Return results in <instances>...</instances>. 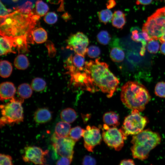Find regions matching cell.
I'll list each match as a JSON object with an SVG mask.
<instances>
[{
  "instance_id": "44dd1931",
  "label": "cell",
  "mask_w": 165,
  "mask_h": 165,
  "mask_svg": "<svg viewBox=\"0 0 165 165\" xmlns=\"http://www.w3.org/2000/svg\"><path fill=\"white\" fill-rule=\"evenodd\" d=\"M0 55H3L10 53H15L12 48L13 47L11 41L8 38L1 36L0 39Z\"/></svg>"
},
{
  "instance_id": "484cf974",
  "label": "cell",
  "mask_w": 165,
  "mask_h": 165,
  "mask_svg": "<svg viewBox=\"0 0 165 165\" xmlns=\"http://www.w3.org/2000/svg\"><path fill=\"white\" fill-rule=\"evenodd\" d=\"M13 67L11 63L6 60L1 61L0 63V75L4 78H7L12 73Z\"/></svg>"
},
{
  "instance_id": "9a60e30c",
  "label": "cell",
  "mask_w": 165,
  "mask_h": 165,
  "mask_svg": "<svg viewBox=\"0 0 165 165\" xmlns=\"http://www.w3.org/2000/svg\"><path fill=\"white\" fill-rule=\"evenodd\" d=\"M34 118L38 123H44L50 121L52 118V112L46 108H39L35 112Z\"/></svg>"
},
{
  "instance_id": "8992f818",
  "label": "cell",
  "mask_w": 165,
  "mask_h": 165,
  "mask_svg": "<svg viewBox=\"0 0 165 165\" xmlns=\"http://www.w3.org/2000/svg\"><path fill=\"white\" fill-rule=\"evenodd\" d=\"M65 65L67 72L71 77V84L76 87H79L91 92H97L90 76L86 69L85 65L82 67H78L68 61L66 62Z\"/></svg>"
},
{
  "instance_id": "bcb514c9",
  "label": "cell",
  "mask_w": 165,
  "mask_h": 165,
  "mask_svg": "<svg viewBox=\"0 0 165 165\" xmlns=\"http://www.w3.org/2000/svg\"><path fill=\"white\" fill-rule=\"evenodd\" d=\"M51 3H59L61 0H48Z\"/></svg>"
},
{
  "instance_id": "5bb4252c",
  "label": "cell",
  "mask_w": 165,
  "mask_h": 165,
  "mask_svg": "<svg viewBox=\"0 0 165 165\" xmlns=\"http://www.w3.org/2000/svg\"><path fill=\"white\" fill-rule=\"evenodd\" d=\"M16 89L14 84L10 82H2L0 86V100L11 99L14 97Z\"/></svg>"
},
{
  "instance_id": "f1b7e54d",
  "label": "cell",
  "mask_w": 165,
  "mask_h": 165,
  "mask_svg": "<svg viewBox=\"0 0 165 165\" xmlns=\"http://www.w3.org/2000/svg\"><path fill=\"white\" fill-rule=\"evenodd\" d=\"M97 40L101 44L106 45L108 44L111 39V36L109 32L106 30L100 31L97 36Z\"/></svg>"
},
{
  "instance_id": "2e32d148",
  "label": "cell",
  "mask_w": 165,
  "mask_h": 165,
  "mask_svg": "<svg viewBox=\"0 0 165 165\" xmlns=\"http://www.w3.org/2000/svg\"><path fill=\"white\" fill-rule=\"evenodd\" d=\"M118 40L116 39L114 42V46L112 48L110 53V57L114 62H120L124 59L125 54L124 52L119 45Z\"/></svg>"
},
{
  "instance_id": "7bdbcfd3",
  "label": "cell",
  "mask_w": 165,
  "mask_h": 165,
  "mask_svg": "<svg viewBox=\"0 0 165 165\" xmlns=\"http://www.w3.org/2000/svg\"><path fill=\"white\" fill-rule=\"evenodd\" d=\"M152 0H136L137 5H148L150 4Z\"/></svg>"
},
{
  "instance_id": "3957f363",
  "label": "cell",
  "mask_w": 165,
  "mask_h": 165,
  "mask_svg": "<svg viewBox=\"0 0 165 165\" xmlns=\"http://www.w3.org/2000/svg\"><path fill=\"white\" fill-rule=\"evenodd\" d=\"M120 98L128 108L141 112L150 100L151 96L143 85L137 82L130 81L122 87Z\"/></svg>"
},
{
  "instance_id": "ac0fdd59",
  "label": "cell",
  "mask_w": 165,
  "mask_h": 165,
  "mask_svg": "<svg viewBox=\"0 0 165 165\" xmlns=\"http://www.w3.org/2000/svg\"><path fill=\"white\" fill-rule=\"evenodd\" d=\"M71 129V125L69 123L64 121H61L56 124L54 133L59 137H68Z\"/></svg>"
},
{
  "instance_id": "60d3db41",
  "label": "cell",
  "mask_w": 165,
  "mask_h": 165,
  "mask_svg": "<svg viewBox=\"0 0 165 165\" xmlns=\"http://www.w3.org/2000/svg\"><path fill=\"white\" fill-rule=\"evenodd\" d=\"M120 165H134L135 163L133 160L130 159H125L121 161Z\"/></svg>"
},
{
  "instance_id": "f546056e",
  "label": "cell",
  "mask_w": 165,
  "mask_h": 165,
  "mask_svg": "<svg viewBox=\"0 0 165 165\" xmlns=\"http://www.w3.org/2000/svg\"><path fill=\"white\" fill-rule=\"evenodd\" d=\"M36 13L40 16L45 15L49 10L48 5L42 0H38L35 3Z\"/></svg>"
},
{
  "instance_id": "1f68e13d",
  "label": "cell",
  "mask_w": 165,
  "mask_h": 165,
  "mask_svg": "<svg viewBox=\"0 0 165 165\" xmlns=\"http://www.w3.org/2000/svg\"><path fill=\"white\" fill-rule=\"evenodd\" d=\"M33 7L32 1L27 0L20 6L16 8L15 9L21 13L28 14L32 11Z\"/></svg>"
},
{
  "instance_id": "d590c367",
  "label": "cell",
  "mask_w": 165,
  "mask_h": 165,
  "mask_svg": "<svg viewBox=\"0 0 165 165\" xmlns=\"http://www.w3.org/2000/svg\"><path fill=\"white\" fill-rule=\"evenodd\" d=\"M58 16L54 12H50L47 13L44 17V20L48 24H53L56 22L57 20Z\"/></svg>"
},
{
  "instance_id": "b9f144b4",
  "label": "cell",
  "mask_w": 165,
  "mask_h": 165,
  "mask_svg": "<svg viewBox=\"0 0 165 165\" xmlns=\"http://www.w3.org/2000/svg\"><path fill=\"white\" fill-rule=\"evenodd\" d=\"M116 5L115 0H109L106 4V7L108 9H111L114 8Z\"/></svg>"
},
{
  "instance_id": "4316f807",
  "label": "cell",
  "mask_w": 165,
  "mask_h": 165,
  "mask_svg": "<svg viewBox=\"0 0 165 165\" xmlns=\"http://www.w3.org/2000/svg\"><path fill=\"white\" fill-rule=\"evenodd\" d=\"M113 13L109 9L102 10L98 13V16L100 22L106 24L112 21Z\"/></svg>"
},
{
  "instance_id": "9c48e42d",
  "label": "cell",
  "mask_w": 165,
  "mask_h": 165,
  "mask_svg": "<svg viewBox=\"0 0 165 165\" xmlns=\"http://www.w3.org/2000/svg\"><path fill=\"white\" fill-rule=\"evenodd\" d=\"M102 129L103 139L109 147L119 151L124 146V140L127 138L120 129L116 127H110L105 124Z\"/></svg>"
},
{
  "instance_id": "4dcf8cb0",
  "label": "cell",
  "mask_w": 165,
  "mask_h": 165,
  "mask_svg": "<svg viewBox=\"0 0 165 165\" xmlns=\"http://www.w3.org/2000/svg\"><path fill=\"white\" fill-rule=\"evenodd\" d=\"M85 130L81 127L77 126L71 129L69 135L75 142L80 139L83 135Z\"/></svg>"
},
{
  "instance_id": "30bf717a",
  "label": "cell",
  "mask_w": 165,
  "mask_h": 165,
  "mask_svg": "<svg viewBox=\"0 0 165 165\" xmlns=\"http://www.w3.org/2000/svg\"><path fill=\"white\" fill-rule=\"evenodd\" d=\"M51 140L56 153L61 157H66L72 159L75 143V141L70 136L58 137L54 133L51 136Z\"/></svg>"
},
{
  "instance_id": "603a6c76",
  "label": "cell",
  "mask_w": 165,
  "mask_h": 165,
  "mask_svg": "<svg viewBox=\"0 0 165 165\" xmlns=\"http://www.w3.org/2000/svg\"><path fill=\"white\" fill-rule=\"evenodd\" d=\"M132 39L137 42H140L142 44V48H145L147 42L143 34L142 31L138 27H134L131 29Z\"/></svg>"
},
{
  "instance_id": "8fae6325",
  "label": "cell",
  "mask_w": 165,
  "mask_h": 165,
  "mask_svg": "<svg viewBox=\"0 0 165 165\" xmlns=\"http://www.w3.org/2000/svg\"><path fill=\"white\" fill-rule=\"evenodd\" d=\"M89 43V39L87 36L82 32L79 31L68 37L66 40L67 48L84 57L86 53Z\"/></svg>"
},
{
  "instance_id": "ee69618b",
  "label": "cell",
  "mask_w": 165,
  "mask_h": 165,
  "mask_svg": "<svg viewBox=\"0 0 165 165\" xmlns=\"http://www.w3.org/2000/svg\"><path fill=\"white\" fill-rule=\"evenodd\" d=\"M160 50L161 53L165 55V42L162 43L160 47Z\"/></svg>"
},
{
  "instance_id": "8d00e7d4",
  "label": "cell",
  "mask_w": 165,
  "mask_h": 165,
  "mask_svg": "<svg viewBox=\"0 0 165 165\" xmlns=\"http://www.w3.org/2000/svg\"><path fill=\"white\" fill-rule=\"evenodd\" d=\"M13 164L12 159L11 156L5 154H0V165H12Z\"/></svg>"
},
{
  "instance_id": "836d02e7",
  "label": "cell",
  "mask_w": 165,
  "mask_h": 165,
  "mask_svg": "<svg viewBox=\"0 0 165 165\" xmlns=\"http://www.w3.org/2000/svg\"><path fill=\"white\" fill-rule=\"evenodd\" d=\"M86 53L90 58H94L98 57L100 55L101 50L98 46L92 45L87 48Z\"/></svg>"
},
{
  "instance_id": "ffe728a7",
  "label": "cell",
  "mask_w": 165,
  "mask_h": 165,
  "mask_svg": "<svg viewBox=\"0 0 165 165\" xmlns=\"http://www.w3.org/2000/svg\"><path fill=\"white\" fill-rule=\"evenodd\" d=\"M31 35L33 41L37 43H43L47 38V32L42 28H35L32 31Z\"/></svg>"
},
{
  "instance_id": "e0dca14e",
  "label": "cell",
  "mask_w": 165,
  "mask_h": 165,
  "mask_svg": "<svg viewBox=\"0 0 165 165\" xmlns=\"http://www.w3.org/2000/svg\"><path fill=\"white\" fill-rule=\"evenodd\" d=\"M126 23L125 13L120 10H117L113 13L112 20V25L118 29H122Z\"/></svg>"
},
{
  "instance_id": "4fadbf2b",
  "label": "cell",
  "mask_w": 165,
  "mask_h": 165,
  "mask_svg": "<svg viewBox=\"0 0 165 165\" xmlns=\"http://www.w3.org/2000/svg\"><path fill=\"white\" fill-rule=\"evenodd\" d=\"M82 137L84 146L90 152H93L95 147L100 144L102 141L100 130L94 126H87Z\"/></svg>"
},
{
  "instance_id": "5b68a950",
  "label": "cell",
  "mask_w": 165,
  "mask_h": 165,
  "mask_svg": "<svg viewBox=\"0 0 165 165\" xmlns=\"http://www.w3.org/2000/svg\"><path fill=\"white\" fill-rule=\"evenodd\" d=\"M23 102V98L13 97L9 102L0 105L1 127L6 124L12 125L23 121V110L22 104Z\"/></svg>"
},
{
  "instance_id": "cb8c5ba5",
  "label": "cell",
  "mask_w": 165,
  "mask_h": 165,
  "mask_svg": "<svg viewBox=\"0 0 165 165\" xmlns=\"http://www.w3.org/2000/svg\"><path fill=\"white\" fill-rule=\"evenodd\" d=\"M32 89L28 83H24L20 85L17 89V93L22 98L27 99L30 97L32 94Z\"/></svg>"
},
{
  "instance_id": "f6af8a7d",
  "label": "cell",
  "mask_w": 165,
  "mask_h": 165,
  "mask_svg": "<svg viewBox=\"0 0 165 165\" xmlns=\"http://www.w3.org/2000/svg\"><path fill=\"white\" fill-rule=\"evenodd\" d=\"M159 40L161 43L165 42V31Z\"/></svg>"
},
{
  "instance_id": "277c9868",
  "label": "cell",
  "mask_w": 165,
  "mask_h": 165,
  "mask_svg": "<svg viewBox=\"0 0 165 165\" xmlns=\"http://www.w3.org/2000/svg\"><path fill=\"white\" fill-rule=\"evenodd\" d=\"M161 141L159 134L149 129L143 130L134 135L130 148L133 157L141 160L146 159L151 150L159 145Z\"/></svg>"
},
{
  "instance_id": "7402d4cb",
  "label": "cell",
  "mask_w": 165,
  "mask_h": 165,
  "mask_svg": "<svg viewBox=\"0 0 165 165\" xmlns=\"http://www.w3.org/2000/svg\"><path fill=\"white\" fill-rule=\"evenodd\" d=\"M75 111L71 108H67L63 110L60 114L61 119L64 121L68 123L74 122L77 118Z\"/></svg>"
},
{
  "instance_id": "d4e9b609",
  "label": "cell",
  "mask_w": 165,
  "mask_h": 165,
  "mask_svg": "<svg viewBox=\"0 0 165 165\" xmlns=\"http://www.w3.org/2000/svg\"><path fill=\"white\" fill-rule=\"evenodd\" d=\"M14 64L17 69L19 70H25L28 67L29 62L26 56L23 54H20L15 58Z\"/></svg>"
},
{
  "instance_id": "e575fe53",
  "label": "cell",
  "mask_w": 165,
  "mask_h": 165,
  "mask_svg": "<svg viewBox=\"0 0 165 165\" xmlns=\"http://www.w3.org/2000/svg\"><path fill=\"white\" fill-rule=\"evenodd\" d=\"M155 93L158 97H165V82H160L157 83L155 88Z\"/></svg>"
},
{
  "instance_id": "74e56055",
  "label": "cell",
  "mask_w": 165,
  "mask_h": 165,
  "mask_svg": "<svg viewBox=\"0 0 165 165\" xmlns=\"http://www.w3.org/2000/svg\"><path fill=\"white\" fill-rule=\"evenodd\" d=\"M82 163L83 165H95L96 164V161L91 156L86 155L83 158Z\"/></svg>"
},
{
  "instance_id": "7a4b0ae2",
  "label": "cell",
  "mask_w": 165,
  "mask_h": 165,
  "mask_svg": "<svg viewBox=\"0 0 165 165\" xmlns=\"http://www.w3.org/2000/svg\"><path fill=\"white\" fill-rule=\"evenodd\" d=\"M85 68L97 91L101 90L108 98L112 97L118 87L119 81L108 64L97 58L86 62Z\"/></svg>"
},
{
  "instance_id": "83f0119b",
  "label": "cell",
  "mask_w": 165,
  "mask_h": 165,
  "mask_svg": "<svg viewBox=\"0 0 165 165\" xmlns=\"http://www.w3.org/2000/svg\"><path fill=\"white\" fill-rule=\"evenodd\" d=\"M46 86V82L43 79L38 77L33 79L31 85L32 90L37 92H40L44 90Z\"/></svg>"
},
{
  "instance_id": "ba28073f",
  "label": "cell",
  "mask_w": 165,
  "mask_h": 165,
  "mask_svg": "<svg viewBox=\"0 0 165 165\" xmlns=\"http://www.w3.org/2000/svg\"><path fill=\"white\" fill-rule=\"evenodd\" d=\"M139 112L137 110H132L131 114L125 117L120 129L126 137L141 132L148 123V119L141 115Z\"/></svg>"
},
{
  "instance_id": "6da1fadb",
  "label": "cell",
  "mask_w": 165,
  "mask_h": 165,
  "mask_svg": "<svg viewBox=\"0 0 165 165\" xmlns=\"http://www.w3.org/2000/svg\"><path fill=\"white\" fill-rule=\"evenodd\" d=\"M40 16L33 11L26 14L15 10L6 16L0 17V35L8 38L25 36L28 43H32L31 33Z\"/></svg>"
},
{
  "instance_id": "f35d334b",
  "label": "cell",
  "mask_w": 165,
  "mask_h": 165,
  "mask_svg": "<svg viewBox=\"0 0 165 165\" xmlns=\"http://www.w3.org/2000/svg\"><path fill=\"white\" fill-rule=\"evenodd\" d=\"M0 17H4L6 16L10 13L12 12V10L10 9H7L5 6L3 4L2 2L1 1H0Z\"/></svg>"
},
{
  "instance_id": "52a82bcc",
  "label": "cell",
  "mask_w": 165,
  "mask_h": 165,
  "mask_svg": "<svg viewBox=\"0 0 165 165\" xmlns=\"http://www.w3.org/2000/svg\"><path fill=\"white\" fill-rule=\"evenodd\" d=\"M142 30L146 31L152 39L158 40L165 31V16L162 8L148 17Z\"/></svg>"
},
{
  "instance_id": "d6a6232c",
  "label": "cell",
  "mask_w": 165,
  "mask_h": 165,
  "mask_svg": "<svg viewBox=\"0 0 165 165\" xmlns=\"http://www.w3.org/2000/svg\"><path fill=\"white\" fill-rule=\"evenodd\" d=\"M146 46L149 52L155 53L158 51L160 48V44L157 40L152 39L147 42Z\"/></svg>"
},
{
  "instance_id": "7dc6e473",
  "label": "cell",
  "mask_w": 165,
  "mask_h": 165,
  "mask_svg": "<svg viewBox=\"0 0 165 165\" xmlns=\"http://www.w3.org/2000/svg\"><path fill=\"white\" fill-rule=\"evenodd\" d=\"M163 12L164 16H165V7H163Z\"/></svg>"
},
{
  "instance_id": "c3c4849f",
  "label": "cell",
  "mask_w": 165,
  "mask_h": 165,
  "mask_svg": "<svg viewBox=\"0 0 165 165\" xmlns=\"http://www.w3.org/2000/svg\"><path fill=\"white\" fill-rule=\"evenodd\" d=\"M164 1H165V0H164Z\"/></svg>"
},
{
  "instance_id": "ab89813d",
  "label": "cell",
  "mask_w": 165,
  "mask_h": 165,
  "mask_svg": "<svg viewBox=\"0 0 165 165\" xmlns=\"http://www.w3.org/2000/svg\"><path fill=\"white\" fill-rule=\"evenodd\" d=\"M72 159L66 157H61L57 161V165H70L72 161Z\"/></svg>"
},
{
  "instance_id": "d6986e66",
  "label": "cell",
  "mask_w": 165,
  "mask_h": 165,
  "mask_svg": "<svg viewBox=\"0 0 165 165\" xmlns=\"http://www.w3.org/2000/svg\"><path fill=\"white\" fill-rule=\"evenodd\" d=\"M103 119L105 124L109 126L116 127L120 124L119 115L112 111L105 113L103 116Z\"/></svg>"
},
{
  "instance_id": "7c38bea8",
  "label": "cell",
  "mask_w": 165,
  "mask_h": 165,
  "mask_svg": "<svg viewBox=\"0 0 165 165\" xmlns=\"http://www.w3.org/2000/svg\"><path fill=\"white\" fill-rule=\"evenodd\" d=\"M47 150L43 151L41 148L36 146H26L24 149L22 156L23 160L26 162H32L36 164L44 165L46 162L45 156Z\"/></svg>"
}]
</instances>
